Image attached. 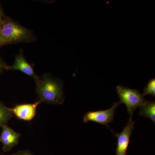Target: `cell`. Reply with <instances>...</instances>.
Returning <instances> with one entry per match:
<instances>
[{"label": "cell", "instance_id": "3957f363", "mask_svg": "<svg viewBox=\"0 0 155 155\" xmlns=\"http://www.w3.org/2000/svg\"><path fill=\"white\" fill-rule=\"evenodd\" d=\"M116 89L120 98L119 104H125L130 117L133 116L137 108L140 107L146 101L144 99V97L138 90L120 85L117 86Z\"/></svg>", "mask_w": 155, "mask_h": 155}, {"label": "cell", "instance_id": "30bf717a", "mask_svg": "<svg viewBox=\"0 0 155 155\" xmlns=\"http://www.w3.org/2000/svg\"><path fill=\"white\" fill-rule=\"evenodd\" d=\"M11 108L8 107L0 101V127L7 125L9 120L13 117Z\"/></svg>", "mask_w": 155, "mask_h": 155}, {"label": "cell", "instance_id": "4fadbf2b", "mask_svg": "<svg viewBox=\"0 0 155 155\" xmlns=\"http://www.w3.org/2000/svg\"><path fill=\"white\" fill-rule=\"evenodd\" d=\"M5 63L4 62L2 58L0 57V74L4 71L5 69H6V67H7Z\"/></svg>", "mask_w": 155, "mask_h": 155}, {"label": "cell", "instance_id": "9a60e30c", "mask_svg": "<svg viewBox=\"0 0 155 155\" xmlns=\"http://www.w3.org/2000/svg\"><path fill=\"white\" fill-rule=\"evenodd\" d=\"M3 46L2 43V40H1V38H0V47Z\"/></svg>", "mask_w": 155, "mask_h": 155}, {"label": "cell", "instance_id": "ba28073f", "mask_svg": "<svg viewBox=\"0 0 155 155\" xmlns=\"http://www.w3.org/2000/svg\"><path fill=\"white\" fill-rule=\"evenodd\" d=\"M0 135V142L3 144L2 150L4 153L12 149L19 143L21 134L17 133L7 125H3Z\"/></svg>", "mask_w": 155, "mask_h": 155}, {"label": "cell", "instance_id": "277c9868", "mask_svg": "<svg viewBox=\"0 0 155 155\" xmlns=\"http://www.w3.org/2000/svg\"><path fill=\"white\" fill-rule=\"evenodd\" d=\"M119 104V102H115L110 108L104 110L89 111L84 116L83 122L87 123L91 121L101 125H105L115 134V132L109 127L108 124L112 123L114 121L116 108Z\"/></svg>", "mask_w": 155, "mask_h": 155}, {"label": "cell", "instance_id": "8fae6325", "mask_svg": "<svg viewBox=\"0 0 155 155\" xmlns=\"http://www.w3.org/2000/svg\"><path fill=\"white\" fill-rule=\"evenodd\" d=\"M150 94L153 96H155V79L153 78L148 82L146 87L143 89L142 95L143 96L147 95Z\"/></svg>", "mask_w": 155, "mask_h": 155}, {"label": "cell", "instance_id": "5b68a950", "mask_svg": "<svg viewBox=\"0 0 155 155\" xmlns=\"http://www.w3.org/2000/svg\"><path fill=\"white\" fill-rule=\"evenodd\" d=\"M135 122L132 120V117H130L122 132L119 134L115 133L114 134L117 137L116 155H127V147L134 127Z\"/></svg>", "mask_w": 155, "mask_h": 155}, {"label": "cell", "instance_id": "52a82bcc", "mask_svg": "<svg viewBox=\"0 0 155 155\" xmlns=\"http://www.w3.org/2000/svg\"><path fill=\"white\" fill-rule=\"evenodd\" d=\"M7 70H17L33 78L35 81L37 80L39 76L34 72L33 67L27 62L24 57L23 50L20 49L19 54L16 56L13 65L8 66L6 68Z\"/></svg>", "mask_w": 155, "mask_h": 155}, {"label": "cell", "instance_id": "5bb4252c", "mask_svg": "<svg viewBox=\"0 0 155 155\" xmlns=\"http://www.w3.org/2000/svg\"><path fill=\"white\" fill-rule=\"evenodd\" d=\"M4 18H5V16H4V13H3L2 9L1 4H0V28H1V25L2 23Z\"/></svg>", "mask_w": 155, "mask_h": 155}, {"label": "cell", "instance_id": "8992f818", "mask_svg": "<svg viewBox=\"0 0 155 155\" xmlns=\"http://www.w3.org/2000/svg\"><path fill=\"white\" fill-rule=\"evenodd\" d=\"M41 102L37 101L31 104H18L11 108L13 115L17 119L25 121H31L33 120L36 114L37 108Z\"/></svg>", "mask_w": 155, "mask_h": 155}, {"label": "cell", "instance_id": "6da1fadb", "mask_svg": "<svg viewBox=\"0 0 155 155\" xmlns=\"http://www.w3.org/2000/svg\"><path fill=\"white\" fill-rule=\"evenodd\" d=\"M37 101L53 105L62 104L64 102L65 96L64 85L62 81L54 77L50 73L39 76L35 81Z\"/></svg>", "mask_w": 155, "mask_h": 155}, {"label": "cell", "instance_id": "7c38bea8", "mask_svg": "<svg viewBox=\"0 0 155 155\" xmlns=\"http://www.w3.org/2000/svg\"><path fill=\"white\" fill-rule=\"evenodd\" d=\"M0 155H3L0 153ZM12 155H34L32 152L29 150H19L17 153H14Z\"/></svg>", "mask_w": 155, "mask_h": 155}, {"label": "cell", "instance_id": "7a4b0ae2", "mask_svg": "<svg viewBox=\"0 0 155 155\" xmlns=\"http://www.w3.org/2000/svg\"><path fill=\"white\" fill-rule=\"evenodd\" d=\"M0 38L3 45L32 42L36 39L33 31L8 17H5L1 25Z\"/></svg>", "mask_w": 155, "mask_h": 155}, {"label": "cell", "instance_id": "9c48e42d", "mask_svg": "<svg viewBox=\"0 0 155 155\" xmlns=\"http://www.w3.org/2000/svg\"><path fill=\"white\" fill-rule=\"evenodd\" d=\"M140 108V115L143 117H147L151 120L154 124L155 123V102L146 101L139 107Z\"/></svg>", "mask_w": 155, "mask_h": 155}]
</instances>
